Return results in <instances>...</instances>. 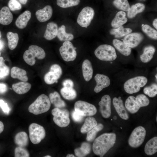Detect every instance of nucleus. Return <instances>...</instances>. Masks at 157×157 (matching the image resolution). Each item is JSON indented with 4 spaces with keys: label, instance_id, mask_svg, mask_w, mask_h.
<instances>
[{
    "label": "nucleus",
    "instance_id": "f257e3e1",
    "mask_svg": "<svg viewBox=\"0 0 157 157\" xmlns=\"http://www.w3.org/2000/svg\"><path fill=\"white\" fill-rule=\"evenodd\" d=\"M116 140V135L114 133H105L100 135L93 143L92 149L94 153L103 157L113 146Z\"/></svg>",
    "mask_w": 157,
    "mask_h": 157
},
{
    "label": "nucleus",
    "instance_id": "f03ea898",
    "mask_svg": "<svg viewBox=\"0 0 157 157\" xmlns=\"http://www.w3.org/2000/svg\"><path fill=\"white\" fill-rule=\"evenodd\" d=\"M50 107L51 102L49 98L46 95L42 94L29 106L28 110L29 112L38 115L47 112Z\"/></svg>",
    "mask_w": 157,
    "mask_h": 157
},
{
    "label": "nucleus",
    "instance_id": "7ed1b4c3",
    "mask_svg": "<svg viewBox=\"0 0 157 157\" xmlns=\"http://www.w3.org/2000/svg\"><path fill=\"white\" fill-rule=\"evenodd\" d=\"M46 53L44 50L37 45L30 46L28 49L26 50L23 55V58L25 62L31 66L35 63V58L42 59L45 57Z\"/></svg>",
    "mask_w": 157,
    "mask_h": 157
},
{
    "label": "nucleus",
    "instance_id": "20e7f679",
    "mask_svg": "<svg viewBox=\"0 0 157 157\" xmlns=\"http://www.w3.org/2000/svg\"><path fill=\"white\" fill-rule=\"evenodd\" d=\"M94 53L98 59L103 61L114 60L117 57L115 48L112 46L107 44L99 46L95 49Z\"/></svg>",
    "mask_w": 157,
    "mask_h": 157
},
{
    "label": "nucleus",
    "instance_id": "39448f33",
    "mask_svg": "<svg viewBox=\"0 0 157 157\" xmlns=\"http://www.w3.org/2000/svg\"><path fill=\"white\" fill-rule=\"evenodd\" d=\"M147 79L144 76H138L127 81L124 84V88L128 93L132 94L138 92L141 87L147 83Z\"/></svg>",
    "mask_w": 157,
    "mask_h": 157
},
{
    "label": "nucleus",
    "instance_id": "423d86ee",
    "mask_svg": "<svg viewBox=\"0 0 157 157\" xmlns=\"http://www.w3.org/2000/svg\"><path fill=\"white\" fill-rule=\"evenodd\" d=\"M51 113L53 116V122L58 126L65 127L69 125V113L67 110L55 108L52 110Z\"/></svg>",
    "mask_w": 157,
    "mask_h": 157
},
{
    "label": "nucleus",
    "instance_id": "0eeeda50",
    "mask_svg": "<svg viewBox=\"0 0 157 157\" xmlns=\"http://www.w3.org/2000/svg\"><path fill=\"white\" fill-rule=\"evenodd\" d=\"M28 130L30 139L34 144L39 143L45 136L44 128L37 123L31 124L29 126Z\"/></svg>",
    "mask_w": 157,
    "mask_h": 157
},
{
    "label": "nucleus",
    "instance_id": "6e6552de",
    "mask_svg": "<svg viewBox=\"0 0 157 157\" xmlns=\"http://www.w3.org/2000/svg\"><path fill=\"white\" fill-rule=\"evenodd\" d=\"M146 135V131L143 127L140 126L135 128L133 131L128 140L130 146L137 148L143 142Z\"/></svg>",
    "mask_w": 157,
    "mask_h": 157
},
{
    "label": "nucleus",
    "instance_id": "1a4fd4ad",
    "mask_svg": "<svg viewBox=\"0 0 157 157\" xmlns=\"http://www.w3.org/2000/svg\"><path fill=\"white\" fill-rule=\"evenodd\" d=\"M76 47L69 41H65L59 48L60 54L63 60L66 62L73 61L76 58Z\"/></svg>",
    "mask_w": 157,
    "mask_h": 157
},
{
    "label": "nucleus",
    "instance_id": "9d476101",
    "mask_svg": "<svg viewBox=\"0 0 157 157\" xmlns=\"http://www.w3.org/2000/svg\"><path fill=\"white\" fill-rule=\"evenodd\" d=\"M74 109L76 112L83 117L93 116L97 112L96 108L94 105L81 100L75 102Z\"/></svg>",
    "mask_w": 157,
    "mask_h": 157
},
{
    "label": "nucleus",
    "instance_id": "9b49d317",
    "mask_svg": "<svg viewBox=\"0 0 157 157\" xmlns=\"http://www.w3.org/2000/svg\"><path fill=\"white\" fill-rule=\"evenodd\" d=\"M94 15V11L92 7L86 6L80 12L78 16L77 22L82 27L87 28L90 24Z\"/></svg>",
    "mask_w": 157,
    "mask_h": 157
},
{
    "label": "nucleus",
    "instance_id": "f8f14e48",
    "mask_svg": "<svg viewBox=\"0 0 157 157\" xmlns=\"http://www.w3.org/2000/svg\"><path fill=\"white\" fill-rule=\"evenodd\" d=\"M111 103L110 97L107 94L103 96L99 103L100 112L105 118H109L111 115Z\"/></svg>",
    "mask_w": 157,
    "mask_h": 157
},
{
    "label": "nucleus",
    "instance_id": "ddd939ff",
    "mask_svg": "<svg viewBox=\"0 0 157 157\" xmlns=\"http://www.w3.org/2000/svg\"><path fill=\"white\" fill-rule=\"evenodd\" d=\"M143 35L139 33H129L125 36L123 40V42L130 48L138 46L143 39Z\"/></svg>",
    "mask_w": 157,
    "mask_h": 157
},
{
    "label": "nucleus",
    "instance_id": "4468645a",
    "mask_svg": "<svg viewBox=\"0 0 157 157\" xmlns=\"http://www.w3.org/2000/svg\"><path fill=\"white\" fill-rule=\"evenodd\" d=\"M97 84L94 90L96 93H98L102 89L108 86L110 84L109 77L104 74H98L94 77Z\"/></svg>",
    "mask_w": 157,
    "mask_h": 157
},
{
    "label": "nucleus",
    "instance_id": "2eb2a0df",
    "mask_svg": "<svg viewBox=\"0 0 157 157\" xmlns=\"http://www.w3.org/2000/svg\"><path fill=\"white\" fill-rule=\"evenodd\" d=\"M113 103L115 110L119 117L123 119H128L129 118V115L124 105L121 97H119L118 98H114Z\"/></svg>",
    "mask_w": 157,
    "mask_h": 157
},
{
    "label": "nucleus",
    "instance_id": "dca6fc26",
    "mask_svg": "<svg viewBox=\"0 0 157 157\" xmlns=\"http://www.w3.org/2000/svg\"><path fill=\"white\" fill-rule=\"evenodd\" d=\"M53 14V9L50 5H47L42 9L38 10L35 13L37 19L41 22H44L49 19Z\"/></svg>",
    "mask_w": 157,
    "mask_h": 157
},
{
    "label": "nucleus",
    "instance_id": "f3484780",
    "mask_svg": "<svg viewBox=\"0 0 157 157\" xmlns=\"http://www.w3.org/2000/svg\"><path fill=\"white\" fill-rule=\"evenodd\" d=\"M125 105L127 110L132 114L137 113L141 107L137 99L133 96L128 97L125 101Z\"/></svg>",
    "mask_w": 157,
    "mask_h": 157
},
{
    "label": "nucleus",
    "instance_id": "a211bd4d",
    "mask_svg": "<svg viewBox=\"0 0 157 157\" xmlns=\"http://www.w3.org/2000/svg\"><path fill=\"white\" fill-rule=\"evenodd\" d=\"M13 18V14L7 6L3 7L0 10V24L7 25L10 24Z\"/></svg>",
    "mask_w": 157,
    "mask_h": 157
},
{
    "label": "nucleus",
    "instance_id": "6ab92c4d",
    "mask_svg": "<svg viewBox=\"0 0 157 157\" xmlns=\"http://www.w3.org/2000/svg\"><path fill=\"white\" fill-rule=\"evenodd\" d=\"M58 26L57 24L53 22H50L47 25L44 37L49 40L54 38L57 35Z\"/></svg>",
    "mask_w": 157,
    "mask_h": 157
},
{
    "label": "nucleus",
    "instance_id": "aec40b11",
    "mask_svg": "<svg viewBox=\"0 0 157 157\" xmlns=\"http://www.w3.org/2000/svg\"><path fill=\"white\" fill-rule=\"evenodd\" d=\"M31 17V13L29 10H26L20 14L16 19L15 24L18 28L22 29L25 28Z\"/></svg>",
    "mask_w": 157,
    "mask_h": 157
},
{
    "label": "nucleus",
    "instance_id": "412c9836",
    "mask_svg": "<svg viewBox=\"0 0 157 157\" xmlns=\"http://www.w3.org/2000/svg\"><path fill=\"white\" fill-rule=\"evenodd\" d=\"M82 70L85 80L86 81H89L92 77L93 70L91 62L88 60L85 59L83 62Z\"/></svg>",
    "mask_w": 157,
    "mask_h": 157
},
{
    "label": "nucleus",
    "instance_id": "4be33fe9",
    "mask_svg": "<svg viewBox=\"0 0 157 157\" xmlns=\"http://www.w3.org/2000/svg\"><path fill=\"white\" fill-rule=\"evenodd\" d=\"M31 85L24 81L19 82L13 84L12 88L13 91L17 94H22L28 92L30 89Z\"/></svg>",
    "mask_w": 157,
    "mask_h": 157
},
{
    "label": "nucleus",
    "instance_id": "5701e85b",
    "mask_svg": "<svg viewBox=\"0 0 157 157\" xmlns=\"http://www.w3.org/2000/svg\"><path fill=\"white\" fill-rule=\"evenodd\" d=\"M26 71L22 69L14 67L11 70V76L14 78H18L23 81L26 82L28 80Z\"/></svg>",
    "mask_w": 157,
    "mask_h": 157
},
{
    "label": "nucleus",
    "instance_id": "b1692460",
    "mask_svg": "<svg viewBox=\"0 0 157 157\" xmlns=\"http://www.w3.org/2000/svg\"><path fill=\"white\" fill-rule=\"evenodd\" d=\"M113 44L116 49L122 54L125 56L129 55L131 52V49L123 42L117 39L113 41Z\"/></svg>",
    "mask_w": 157,
    "mask_h": 157
},
{
    "label": "nucleus",
    "instance_id": "393cba45",
    "mask_svg": "<svg viewBox=\"0 0 157 157\" xmlns=\"http://www.w3.org/2000/svg\"><path fill=\"white\" fill-rule=\"evenodd\" d=\"M126 16L125 12L122 11L118 12L111 22V26L113 27L117 28L126 23L128 20Z\"/></svg>",
    "mask_w": 157,
    "mask_h": 157
},
{
    "label": "nucleus",
    "instance_id": "a878e982",
    "mask_svg": "<svg viewBox=\"0 0 157 157\" xmlns=\"http://www.w3.org/2000/svg\"><path fill=\"white\" fill-rule=\"evenodd\" d=\"M15 143L18 146L25 147L28 144V138L27 134L24 131L17 133L14 138Z\"/></svg>",
    "mask_w": 157,
    "mask_h": 157
},
{
    "label": "nucleus",
    "instance_id": "bb28decb",
    "mask_svg": "<svg viewBox=\"0 0 157 157\" xmlns=\"http://www.w3.org/2000/svg\"><path fill=\"white\" fill-rule=\"evenodd\" d=\"M145 154L148 155H152L157 151V137H154L146 143L144 149Z\"/></svg>",
    "mask_w": 157,
    "mask_h": 157
},
{
    "label": "nucleus",
    "instance_id": "cd10ccee",
    "mask_svg": "<svg viewBox=\"0 0 157 157\" xmlns=\"http://www.w3.org/2000/svg\"><path fill=\"white\" fill-rule=\"evenodd\" d=\"M49 98L51 103L53 104L56 108H60L66 106L65 102L61 99L59 94L56 91L53 93H50L49 95Z\"/></svg>",
    "mask_w": 157,
    "mask_h": 157
},
{
    "label": "nucleus",
    "instance_id": "c85d7f7f",
    "mask_svg": "<svg viewBox=\"0 0 157 157\" xmlns=\"http://www.w3.org/2000/svg\"><path fill=\"white\" fill-rule=\"evenodd\" d=\"M155 51V49L153 46L146 47L144 49L143 53L140 56L141 61L144 63L150 61L153 58Z\"/></svg>",
    "mask_w": 157,
    "mask_h": 157
},
{
    "label": "nucleus",
    "instance_id": "c756f323",
    "mask_svg": "<svg viewBox=\"0 0 157 157\" xmlns=\"http://www.w3.org/2000/svg\"><path fill=\"white\" fill-rule=\"evenodd\" d=\"M97 124L95 119L93 117L89 116L87 117L81 129V132L82 133L88 132Z\"/></svg>",
    "mask_w": 157,
    "mask_h": 157
},
{
    "label": "nucleus",
    "instance_id": "7c9ffc66",
    "mask_svg": "<svg viewBox=\"0 0 157 157\" xmlns=\"http://www.w3.org/2000/svg\"><path fill=\"white\" fill-rule=\"evenodd\" d=\"M57 36L59 40L62 41H69L74 38L72 34L66 32L65 27L64 25H62L58 28Z\"/></svg>",
    "mask_w": 157,
    "mask_h": 157
},
{
    "label": "nucleus",
    "instance_id": "2f4dec72",
    "mask_svg": "<svg viewBox=\"0 0 157 157\" xmlns=\"http://www.w3.org/2000/svg\"><path fill=\"white\" fill-rule=\"evenodd\" d=\"M91 150V146L90 144L86 142H83L81 147L74 150L75 155L78 157H84L89 154Z\"/></svg>",
    "mask_w": 157,
    "mask_h": 157
},
{
    "label": "nucleus",
    "instance_id": "473e14b6",
    "mask_svg": "<svg viewBox=\"0 0 157 157\" xmlns=\"http://www.w3.org/2000/svg\"><path fill=\"white\" fill-rule=\"evenodd\" d=\"M145 8V5L141 3H137L133 5L128 11L127 16L129 18H133L137 14L142 12Z\"/></svg>",
    "mask_w": 157,
    "mask_h": 157
},
{
    "label": "nucleus",
    "instance_id": "72a5a7b5",
    "mask_svg": "<svg viewBox=\"0 0 157 157\" xmlns=\"http://www.w3.org/2000/svg\"><path fill=\"white\" fill-rule=\"evenodd\" d=\"M6 36L9 49L11 50L14 49L16 47L19 40L18 34L10 31L7 33Z\"/></svg>",
    "mask_w": 157,
    "mask_h": 157
},
{
    "label": "nucleus",
    "instance_id": "f704fd0d",
    "mask_svg": "<svg viewBox=\"0 0 157 157\" xmlns=\"http://www.w3.org/2000/svg\"><path fill=\"white\" fill-rule=\"evenodd\" d=\"M132 31V29L129 28H124L122 26L117 28L111 29L110 33L111 34L114 35L116 38H119L125 36L131 33Z\"/></svg>",
    "mask_w": 157,
    "mask_h": 157
},
{
    "label": "nucleus",
    "instance_id": "c9c22d12",
    "mask_svg": "<svg viewBox=\"0 0 157 157\" xmlns=\"http://www.w3.org/2000/svg\"><path fill=\"white\" fill-rule=\"evenodd\" d=\"M60 92L63 97L67 100L74 99L77 96L76 92L73 88L64 87L61 88Z\"/></svg>",
    "mask_w": 157,
    "mask_h": 157
},
{
    "label": "nucleus",
    "instance_id": "e433bc0d",
    "mask_svg": "<svg viewBox=\"0 0 157 157\" xmlns=\"http://www.w3.org/2000/svg\"><path fill=\"white\" fill-rule=\"evenodd\" d=\"M104 128L103 125L101 123L97 125L87 134L86 140L89 142H92L94 140L98 132L101 131Z\"/></svg>",
    "mask_w": 157,
    "mask_h": 157
},
{
    "label": "nucleus",
    "instance_id": "4c0bfd02",
    "mask_svg": "<svg viewBox=\"0 0 157 157\" xmlns=\"http://www.w3.org/2000/svg\"><path fill=\"white\" fill-rule=\"evenodd\" d=\"M80 2V0H56L57 5L63 8L76 6Z\"/></svg>",
    "mask_w": 157,
    "mask_h": 157
},
{
    "label": "nucleus",
    "instance_id": "58836bf2",
    "mask_svg": "<svg viewBox=\"0 0 157 157\" xmlns=\"http://www.w3.org/2000/svg\"><path fill=\"white\" fill-rule=\"evenodd\" d=\"M60 78L54 72L50 71L46 73L44 77L45 82L48 84H52L58 82V80Z\"/></svg>",
    "mask_w": 157,
    "mask_h": 157
},
{
    "label": "nucleus",
    "instance_id": "ea45409f",
    "mask_svg": "<svg viewBox=\"0 0 157 157\" xmlns=\"http://www.w3.org/2000/svg\"><path fill=\"white\" fill-rule=\"evenodd\" d=\"M113 4L118 9L125 11H128L130 8L127 0H114Z\"/></svg>",
    "mask_w": 157,
    "mask_h": 157
},
{
    "label": "nucleus",
    "instance_id": "a19ab883",
    "mask_svg": "<svg viewBox=\"0 0 157 157\" xmlns=\"http://www.w3.org/2000/svg\"><path fill=\"white\" fill-rule=\"evenodd\" d=\"M142 31L150 38L154 39L157 40V31L154 28L147 24L143 25L142 26Z\"/></svg>",
    "mask_w": 157,
    "mask_h": 157
},
{
    "label": "nucleus",
    "instance_id": "79ce46f5",
    "mask_svg": "<svg viewBox=\"0 0 157 157\" xmlns=\"http://www.w3.org/2000/svg\"><path fill=\"white\" fill-rule=\"evenodd\" d=\"M144 93L149 97H155L157 94V85L155 83L152 84L149 86L145 87L143 90Z\"/></svg>",
    "mask_w": 157,
    "mask_h": 157
},
{
    "label": "nucleus",
    "instance_id": "37998d69",
    "mask_svg": "<svg viewBox=\"0 0 157 157\" xmlns=\"http://www.w3.org/2000/svg\"><path fill=\"white\" fill-rule=\"evenodd\" d=\"M15 157H28L29 154L24 147L18 146L16 147L14 151Z\"/></svg>",
    "mask_w": 157,
    "mask_h": 157
},
{
    "label": "nucleus",
    "instance_id": "c03bdc74",
    "mask_svg": "<svg viewBox=\"0 0 157 157\" xmlns=\"http://www.w3.org/2000/svg\"><path fill=\"white\" fill-rule=\"evenodd\" d=\"M8 5L10 9L12 11L19 10L22 8L21 3L18 0H10Z\"/></svg>",
    "mask_w": 157,
    "mask_h": 157
},
{
    "label": "nucleus",
    "instance_id": "a18cd8bd",
    "mask_svg": "<svg viewBox=\"0 0 157 157\" xmlns=\"http://www.w3.org/2000/svg\"><path fill=\"white\" fill-rule=\"evenodd\" d=\"M136 97L139 101L141 107L146 106L149 104V99L144 94H138Z\"/></svg>",
    "mask_w": 157,
    "mask_h": 157
},
{
    "label": "nucleus",
    "instance_id": "49530a36",
    "mask_svg": "<svg viewBox=\"0 0 157 157\" xmlns=\"http://www.w3.org/2000/svg\"><path fill=\"white\" fill-rule=\"evenodd\" d=\"M0 71L5 76H8L9 73V68L5 64L4 60L2 57H0Z\"/></svg>",
    "mask_w": 157,
    "mask_h": 157
},
{
    "label": "nucleus",
    "instance_id": "de8ad7c7",
    "mask_svg": "<svg viewBox=\"0 0 157 157\" xmlns=\"http://www.w3.org/2000/svg\"><path fill=\"white\" fill-rule=\"evenodd\" d=\"M72 117L73 120L75 122H81L83 119V116L76 112L75 110L72 114Z\"/></svg>",
    "mask_w": 157,
    "mask_h": 157
},
{
    "label": "nucleus",
    "instance_id": "09e8293b",
    "mask_svg": "<svg viewBox=\"0 0 157 157\" xmlns=\"http://www.w3.org/2000/svg\"><path fill=\"white\" fill-rule=\"evenodd\" d=\"M0 107L4 113H9L10 110L7 104L5 103L2 99H0Z\"/></svg>",
    "mask_w": 157,
    "mask_h": 157
},
{
    "label": "nucleus",
    "instance_id": "8fccbe9b",
    "mask_svg": "<svg viewBox=\"0 0 157 157\" xmlns=\"http://www.w3.org/2000/svg\"><path fill=\"white\" fill-rule=\"evenodd\" d=\"M63 85L64 87L73 88L74 85V83L71 79H67L64 80L63 82Z\"/></svg>",
    "mask_w": 157,
    "mask_h": 157
},
{
    "label": "nucleus",
    "instance_id": "3c124183",
    "mask_svg": "<svg viewBox=\"0 0 157 157\" xmlns=\"http://www.w3.org/2000/svg\"><path fill=\"white\" fill-rule=\"evenodd\" d=\"M7 87L6 85L3 83H0V94L5 93L7 90Z\"/></svg>",
    "mask_w": 157,
    "mask_h": 157
},
{
    "label": "nucleus",
    "instance_id": "603ef678",
    "mask_svg": "<svg viewBox=\"0 0 157 157\" xmlns=\"http://www.w3.org/2000/svg\"><path fill=\"white\" fill-rule=\"evenodd\" d=\"M4 129V125L3 123L0 121V134L3 131Z\"/></svg>",
    "mask_w": 157,
    "mask_h": 157
},
{
    "label": "nucleus",
    "instance_id": "864d4df0",
    "mask_svg": "<svg viewBox=\"0 0 157 157\" xmlns=\"http://www.w3.org/2000/svg\"><path fill=\"white\" fill-rule=\"evenodd\" d=\"M157 19H155L153 22V26L156 28L157 29Z\"/></svg>",
    "mask_w": 157,
    "mask_h": 157
},
{
    "label": "nucleus",
    "instance_id": "5fc2aeb1",
    "mask_svg": "<svg viewBox=\"0 0 157 157\" xmlns=\"http://www.w3.org/2000/svg\"><path fill=\"white\" fill-rule=\"evenodd\" d=\"M4 47V43L3 42L0 40V51Z\"/></svg>",
    "mask_w": 157,
    "mask_h": 157
},
{
    "label": "nucleus",
    "instance_id": "6e6d98bb",
    "mask_svg": "<svg viewBox=\"0 0 157 157\" xmlns=\"http://www.w3.org/2000/svg\"><path fill=\"white\" fill-rule=\"evenodd\" d=\"M20 3L23 5L26 4L28 0H18Z\"/></svg>",
    "mask_w": 157,
    "mask_h": 157
},
{
    "label": "nucleus",
    "instance_id": "4d7b16f0",
    "mask_svg": "<svg viewBox=\"0 0 157 157\" xmlns=\"http://www.w3.org/2000/svg\"><path fill=\"white\" fill-rule=\"evenodd\" d=\"M5 76L4 74L0 71V78H2Z\"/></svg>",
    "mask_w": 157,
    "mask_h": 157
},
{
    "label": "nucleus",
    "instance_id": "13d9d810",
    "mask_svg": "<svg viewBox=\"0 0 157 157\" xmlns=\"http://www.w3.org/2000/svg\"><path fill=\"white\" fill-rule=\"evenodd\" d=\"M67 157H74L75 156L73 154H68L67 156Z\"/></svg>",
    "mask_w": 157,
    "mask_h": 157
},
{
    "label": "nucleus",
    "instance_id": "bf43d9fd",
    "mask_svg": "<svg viewBox=\"0 0 157 157\" xmlns=\"http://www.w3.org/2000/svg\"><path fill=\"white\" fill-rule=\"evenodd\" d=\"M113 118L114 119L116 120L117 119V117L116 116H114Z\"/></svg>",
    "mask_w": 157,
    "mask_h": 157
},
{
    "label": "nucleus",
    "instance_id": "052dcab7",
    "mask_svg": "<svg viewBox=\"0 0 157 157\" xmlns=\"http://www.w3.org/2000/svg\"><path fill=\"white\" fill-rule=\"evenodd\" d=\"M44 157H51V156H50L49 155H47L44 156Z\"/></svg>",
    "mask_w": 157,
    "mask_h": 157
},
{
    "label": "nucleus",
    "instance_id": "680f3d73",
    "mask_svg": "<svg viewBox=\"0 0 157 157\" xmlns=\"http://www.w3.org/2000/svg\"><path fill=\"white\" fill-rule=\"evenodd\" d=\"M1 31H0V40L1 38Z\"/></svg>",
    "mask_w": 157,
    "mask_h": 157
},
{
    "label": "nucleus",
    "instance_id": "e2e57ef3",
    "mask_svg": "<svg viewBox=\"0 0 157 157\" xmlns=\"http://www.w3.org/2000/svg\"><path fill=\"white\" fill-rule=\"evenodd\" d=\"M157 74H156L155 75V77H156V80H157Z\"/></svg>",
    "mask_w": 157,
    "mask_h": 157
},
{
    "label": "nucleus",
    "instance_id": "0e129e2a",
    "mask_svg": "<svg viewBox=\"0 0 157 157\" xmlns=\"http://www.w3.org/2000/svg\"><path fill=\"white\" fill-rule=\"evenodd\" d=\"M1 52L0 51V57H1Z\"/></svg>",
    "mask_w": 157,
    "mask_h": 157
},
{
    "label": "nucleus",
    "instance_id": "69168bd1",
    "mask_svg": "<svg viewBox=\"0 0 157 157\" xmlns=\"http://www.w3.org/2000/svg\"><path fill=\"white\" fill-rule=\"evenodd\" d=\"M121 129H122V127H121Z\"/></svg>",
    "mask_w": 157,
    "mask_h": 157
},
{
    "label": "nucleus",
    "instance_id": "338daca9",
    "mask_svg": "<svg viewBox=\"0 0 157 157\" xmlns=\"http://www.w3.org/2000/svg\"></svg>",
    "mask_w": 157,
    "mask_h": 157
}]
</instances>
